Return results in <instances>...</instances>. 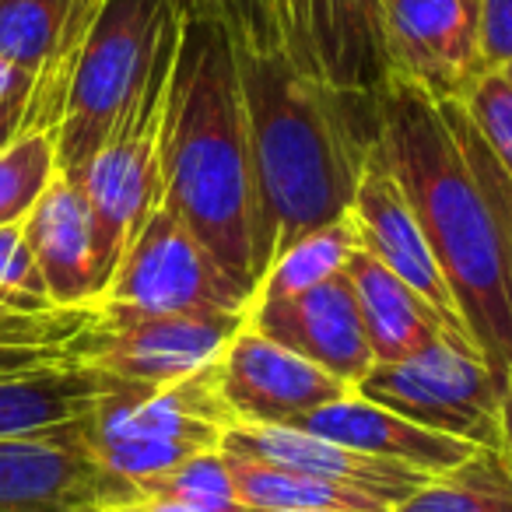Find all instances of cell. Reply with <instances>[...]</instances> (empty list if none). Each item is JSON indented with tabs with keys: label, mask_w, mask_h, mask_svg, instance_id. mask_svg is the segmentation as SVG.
I'll return each instance as SVG.
<instances>
[{
	"label": "cell",
	"mask_w": 512,
	"mask_h": 512,
	"mask_svg": "<svg viewBox=\"0 0 512 512\" xmlns=\"http://www.w3.org/2000/svg\"><path fill=\"white\" fill-rule=\"evenodd\" d=\"M372 158L411 204L474 351L505 383L512 372V179L460 102H432L404 81H390L379 95Z\"/></svg>",
	"instance_id": "cell-1"
},
{
	"label": "cell",
	"mask_w": 512,
	"mask_h": 512,
	"mask_svg": "<svg viewBox=\"0 0 512 512\" xmlns=\"http://www.w3.org/2000/svg\"><path fill=\"white\" fill-rule=\"evenodd\" d=\"M267 264L295 239L348 218L379 137V95L302 71L292 53L235 50Z\"/></svg>",
	"instance_id": "cell-2"
},
{
	"label": "cell",
	"mask_w": 512,
	"mask_h": 512,
	"mask_svg": "<svg viewBox=\"0 0 512 512\" xmlns=\"http://www.w3.org/2000/svg\"><path fill=\"white\" fill-rule=\"evenodd\" d=\"M162 204L256 295L267 271L264 211L232 39L211 22H179L162 120Z\"/></svg>",
	"instance_id": "cell-3"
},
{
	"label": "cell",
	"mask_w": 512,
	"mask_h": 512,
	"mask_svg": "<svg viewBox=\"0 0 512 512\" xmlns=\"http://www.w3.org/2000/svg\"><path fill=\"white\" fill-rule=\"evenodd\" d=\"M218 362L158 390L123 383L81 421L88 453L137 488L190 456L221 449L235 418L221 400Z\"/></svg>",
	"instance_id": "cell-4"
},
{
	"label": "cell",
	"mask_w": 512,
	"mask_h": 512,
	"mask_svg": "<svg viewBox=\"0 0 512 512\" xmlns=\"http://www.w3.org/2000/svg\"><path fill=\"white\" fill-rule=\"evenodd\" d=\"M172 22L165 0H106L74 64L57 120V165L78 176L134 109Z\"/></svg>",
	"instance_id": "cell-5"
},
{
	"label": "cell",
	"mask_w": 512,
	"mask_h": 512,
	"mask_svg": "<svg viewBox=\"0 0 512 512\" xmlns=\"http://www.w3.org/2000/svg\"><path fill=\"white\" fill-rule=\"evenodd\" d=\"M179 50V22L172 15L155 64L137 95L134 109L123 116L116 134L99 148V155L71 176L81 186L95 225V260L102 285H109L134 235L162 204V120L169 99V78Z\"/></svg>",
	"instance_id": "cell-6"
},
{
	"label": "cell",
	"mask_w": 512,
	"mask_h": 512,
	"mask_svg": "<svg viewBox=\"0 0 512 512\" xmlns=\"http://www.w3.org/2000/svg\"><path fill=\"white\" fill-rule=\"evenodd\" d=\"M355 393L421 428L477 449H502V383L460 341H439L404 362H376Z\"/></svg>",
	"instance_id": "cell-7"
},
{
	"label": "cell",
	"mask_w": 512,
	"mask_h": 512,
	"mask_svg": "<svg viewBox=\"0 0 512 512\" xmlns=\"http://www.w3.org/2000/svg\"><path fill=\"white\" fill-rule=\"evenodd\" d=\"M242 327H246V313L144 316L95 306L92 320L71 341L67 355L120 383L158 390L218 362Z\"/></svg>",
	"instance_id": "cell-8"
},
{
	"label": "cell",
	"mask_w": 512,
	"mask_h": 512,
	"mask_svg": "<svg viewBox=\"0 0 512 512\" xmlns=\"http://www.w3.org/2000/svg\"><path fill=\"white\" fill-rule=\"evenodd\" d=\"M253 295L239 288L204 242L176 218L165 204L134 235L123 253L113 281L95 306L127 309V313H249Z\"/></svg>",
	"instance_id": "cell-9"
},
{
	"label": "cell",
	"mask_w": 512,
	"mask_h": 512,
	"mask_svg": "<svg viewBox=\"0 0 512 512\" xmlns=\"http://www.w3.org/2000/svg\"><path fill=\"white\" fill-rule=\"evenodd\" d=\"M137 488L109 474L78 425L0 439V512H106Z\"/></svg>",
	"instance_id": "cell-10"
},
{
	"label": "cell",
	"mask_w": 512,
	"mask_h": 512,
	"mask_svg": "<svg viewBox=\"0 0 512 512\" xmlns=\"http://www.w3.org/2000/svg\"><path fill=\"white\" fill-rule=\"evenodd\" d=\"M390 81L418 88L432 102H463L481 78L477 11L467 0H386Z\"/></svg>",
	"instance_id": "cell-11"
},
{
	"label": "cell",
	"mask_w": 512,
	"mask_h": 512,
	"mask_svg": "<svg viewBox=\"0 0 512 512\" xmlns=\"http://www.w3.org/2000/svg\"><path fill=\"white\" fill-rule=\"evenodd\" d=\"M218 386L235 425L281 428H292L306 414L351 393L348 383L249 327H242L221 355Z\"/></svg>",
	"instance_id": "cell-12"
},
{
	"label": "cell",
	"mask_w": 512,
	"mask_h": 512,
	"mask_svg": "<svg viewBox=\"0 0 512 512\" xmlns=\"http://www.w3.org/2000/svg\"><path fill=\"white\" fill-rule=\"evenodd\" d=\"M246 327L320 365L351 390L376 365L348 274H337L295 299L253 302L246 313Z\"/></svg>",
	"instance_id": "cell-13"
},
{
	"label": "cell",
	"mask_w": 512,
	"mask_h": 512,
	"mask_svg": "<svg viewBox=\"0 0 512 512\" xmlns=\"http://www.w3.org/2000/svg\"><path fill=\"white\" fill-rule=\"evenodd\" d=\"M348 218L358 232V246L376 256L379 264L390 274H397L404 285H411L432 306V313L439 316L442 327L456 341L470 344L460 320V309H456V299L449 292L446 278H442V267L435 264V256L428 249V239L421 232L418 218H414L411 204H407L400 186L393 183V176L376 158H369L362 179H358Z\"/></svg>",
	"instance_id": "cell-14"
},
{
	"label": "cell",
	"mask_w": 512,
	"mask_h": 512,
	"mask_svg": "<svg viewBox=\"0 0 512 512\" xmlns=\"http://www.w3.org/2000/svg\"><path fill=\"white\" fill-rule=\"evenodd\" d=\"M221 453L274 463V467L299 470V474L309 477H323V481L383 498L386 505H397L400 498H407L414 488H421L428 481L425 474H418L411 467L376 460V456L355 453V449L337 446V442L320 439V435L281 425H232L225 432V439H221Z\"/></svg>",
	"instance_id": "cell-15"
},
{
	"label": "cell",
	"mask_w": 512,
	"mask_h": 512,
	"mask_svg": "<svg viewBox=\"0 0 512 512\" xmlns=\"http://www.w3.org/2000/svg\"><path fill=\"white\" fill-rule=\"evenodd\" d=\"M43 285L57 309L95 306L106 292L95 260V225L81 186L57 172L22 221Z\"/></svg>",
	"instance_id": "cell-16"
},
{
	"label": "cell",
	"mask_w": 512,
	"mask_h": 512,
	"mask_svg": "<svg viewBox=\"0 0 512 512\" xmlns=\"http://www.w3.org/2000/svg\"><path fill=\"white\" fill-rule=\"evenodd\" d=\"M292 428L320 435V439H330L337 446H348L355 453L376 456V460L411 467L425 477L446 474V470H453L456 463H463L477 449L470 442L453 439V435L414 425V421L358 397L355 390L348 397L334 400V404L320 407V411L306 414Z\"/></svg>",
	"instance_id": "cell-17"
},
{
	"label": "cell",
	"mask_w": 512,
	"mask_h": 512,
	"mask_svg": "<svg viewBox=\"0 0 512 512\" xmlns=\"http://www.w3.org/2000/svg\"><path fill=\"white\" fill-rule=\"evenodd\" d=\"M386 0H309L316 67L337 88L379 95L390 88Z\"/></svg>",
	"instance_id": "cell-18"
},
{
	"label": "cell",
	"mask_w": 512,
	"mask_h": 512,
	"mask_svg": "<svg viewBox=\"0 0 512 512\" xmlns=\"http://www.w3.org/2000/svg\"><path fill=\"white\" fill-rule=\"evenodd\" d=\"M344 274L355 288L358 313H362V327L376 362H404L439 341H456L432 313V306L397 274L386 271L372 253L355 249Z\"/></svg>",
	"instance_id": "cell-19"
},
{
	"label": "cell",
	"mask_w": 512,
	"mask_h": 512,
	"mask_svg": "<svg viewBox=\"0 0 512 512\" xmlns=\"http://www.w3.org/2000/svg\"><path fill=\"white\" fill-rule=\"evenodd\" d=\"M120 386V379L78 362L4 376L0 379V439L46 435L78 425Z\"/></svg>",
	"instance_id": "cell-20"
},
{
	"label": "cell",
	"mask_w": 512,
	"mask_h": 512,
	"mask_svg": "<svg viewBox=\"0 0 512 512\" xmlns=\"http://www.w3.org/2000/svg\"><path fill=\"white\" fill-rule=\"evenodd\" d=\"M228 474L242 509H341V512H390L383 498L365 491L344 488V484L309 477L299 470L274 467V463L228 456Z\"/></svg>",
	"instance_id": "cell-21"
},
{
	"label": "cell",
	"mask_w": 512,
	"mask_h": 512,
	"mask_svg": "<svg viewBox=\"0 0 512 512\" xmlns=\"http://www.w3.org/2000/svg\"><path fill=\"white\" fill-rule=\"evenodd\" d=\"M390 512H512V467L502 449H474L453 470L428 477Z\"/></svg>",
	"instance_id": "cell-22"
},
{
	"label": "cell",
	"mask_w": 512,
	"mask_h": 512,
	"mask_svg": "<svg viewBox=\"0 0 512 512\" xmlns=\"http://www.w3.org/2000/svg\"><path fill=\"white\" fill-rule=\"evenodd\" d=\"M355 249H362V246H358V232H355V225H351V218L330 221V225L302 235V239H295L285 253H278L271 264H267L253 302L295 299V295L337 278V274H344V267H348V260L355 256ZM253 302H249V306H253Z\"/></svg>",
	"instance_id": "cell-23"
},
{
	"label": "cell",
	"mask_w": 512,
	"mask_h": 512,
	"mask_svg": "<svg viewBox=\"0 0 512 512\" xmlns=\"http://www.w3.org/2000/svg\"><path fill=\"white\" fill-rule=\"evenodd\" d=\"M57 172L53 130H22L11 137L0 148V228L22 225Z\"/></svg>",
	"instance_id": "cell-24"
},
{
	"label": "cell",
	"mask_w": 512,
	"mask_h": 512,
	"mask_svg": "<svg viewBox=\"0 0 512 512\" xmlns=\"http://www.w3.org/2000/svg\"><path fill=\"white\" fill-rule=\"evenodd\" d=\"M64 29V0H0V60L43 78Z\"/></svg>",
	"instance_id": "cell-25"
},
{
	"label": "cell",
	"mask_w": 512,
	"mask_h": 512,
	"mask_svg": "<svg viewBox=\"0 0 512 512\" xmlns=\"http://www.w3.org/2000/svg\"><path fill=\"white\" fill-rule=\"evenodd\" d=\"M102 4H106V0H64V29H60L57 53H53L43 78L36 81V88H32V99H29V106H25L22 130H57L74 64H78L81 46H85V39H88V32H92L95 18H99Z\"/></svg>",
	"instance_id": "cell-26"
},
{
	"label": "cell",
	"mask_w": 512,
	"mask_h": 512,
	"mask_svg": "<svg viewBox=\"0 0 512 512\" xmlns=\"http://www.w3.org/2000/svg\"><path fill=\"white\" fill-rule=\"evenodd\" d=\"M179 22H211L232 39L235 50H281L278 4L274 0H165Z\"/></svg>",
	"instance_id": "cell-27"
},
{
	"label": "cell",
	"mask_w": 512,
	"mask_h": 512,
	"mask_svg": "<svg viewBox=\"0 0 512 512\" xmlns=\"http://www.w3.org/2000/svg\"><path fill=\"white\" fill-rule=\"evenodd\" d=\"M137 491L176 498V502H186L200 512H242L239 498H235V488H232V474H228V460L221 449L190 456V460L179 463V467L141 481Z\"/></svg>",
	"instance_id": "cell-28"
},
{
	"label": "cell",
	"mask_w": 512,
	"mask_h": 512,
	"mask_svg": "<svg viewBox=\"0 0 512 512\" xmlns=\"http://www.w3.org/2000/svg\"><path fill=\"white\" fill-rule=\"evenodd\" d=\"M0 306L29 316L57 309L50 302V292L43 285V274H39L22 225L0 228Z\"/></svg>",
	"instance_id": "cell-29"
},
{
	"label": "cell",
	"mask_w": 512,
	"mask_h": 512,
	"mask_svg": "<svg viewBox=\"0 0 512 512\" xmlns=\"http://www.w3.org/2000/svg\"><path fill=\"white\" fill-rule=\"evenodd\" d=\"M460 106L502 172L512 179V85L502 78V71L481 74Z\"/></svg>",
	"instance_id": "cell-30"
},
{
	"label": "cell",
	"mask_w": 512,
	"mask_h": 512,
	"mask_svg": "<svg viewBox=\"0 0 512 512\" xmlns=\"http://www.w3.org/2000/svg\"><path fill=\"white\" fill-rule=\"evenodd\" d=\"M95 306L53 309L39 316H15L0 323V344H39V348H71V341L88 327Z\"/></svg>",
	"instance_id": "cell-31"
},
{
	"label": "cell",
	"mask_w": 512,
	"mask_h": 512,
	"mask_svg": "<svg viewBox=\"0 0 512 512\" xmlns=\"http://www.w3.org/2000/svg\"><path fill=\"white\" fill-rule=\"evenodd\" d=\"M477 50L484 71L512 64V0H477Z\"/></svg>",
	"instance_id": "cell-32"
},
{
	"label": "cell",
	"mask_w": 512,
	"mask_h": 512,
	"mask_svg": "<svg viewBox=\"0 0 512 512\" xmlns=\"http://www.w3.org/2000/svg\"><path fill=\"white\" fill-rule=\"evenodd\" d=\"M74 362L67 348H39V344H0V379L18 372L46 369V365Z\"/></svg>",
	"instance_id": "cell-33"
},
{
	"label": "cell",
	"mask_w": 512,
	"mask_h": 512,
	"mask_svg": "<svg viewBox=\"0 0 512 512\" xmlns=\"http://www.w3.org/2000/svg\"><path fill=\"white\" fill-rule=\"evenodd\" d=\"M285 43L292 60L309 74H320L316 67V53H313V39H309V0H288V29H285ZM323 78V74H320Z\"/></svg>",
	"instance_id": "cell-34"
},
{
	"label": "cell",
	"mask_w": 512,
	"mask_h": 512,
	"mask_svg": "<svg viewBox=\"0 0 512 512\" xmlns=\"http://www.w3.org/2000/svg\"><path fill=\"white\" fill-rule=\"evenodd\" d=\"M32 88H36V78L18 67L4 64L0 60V109L4 106H29L32 99Z\"/></svg>",
	"instance_id": "cell-35"
},
{
	"label": "cell",
	"mask_w": 512,
	"mask_h": 512,
	"mask_svg": "<svg viewBox=\"0 0 512 512\" xmlns=\"http://www.w3.org/2000/svg\"><path fill=\"white\" fill-rule=\"evenodd\" d=\"M106 512H200V509H193V505H186V502H176V498H165V495H144V491H137L134 498H127V502L109 505Z\"/></svg>",
	"instance_id": "cell-36"
},
{
	"label": "cell",
	"mask_w": 512,
	"mask_h": 512,
	"mask_svg": "<svg viewBox=\"0 0 512 512\" xmlns=\"http://www.w3.org/2000/svg\"><path fill=\"white\" fill-rule=\"evenodd\" d=\"M498 428H502V456L512 467V372L502 383V411H498Z\"/></svg>",
	"instance_id": "cell-37"
},
{
	"label": "cell",
	"mask_w": 512,
	"mask_h": 512,
	"mask_svg": "<svg viewBox=\"0 0 512 512\" xmlns=\"http://www.w3.org/2000/svg\"><path fill=\"white\" fill-rule=\"evenodd\" d=\"M22 120H25V106H4L0 109V148H4L11 137L22 134Z\"/></svg>",
	"instance_id": "cell-38"
},
{
	"label": "cell",
	"mask_w": 512,
	"mask_h": 512,
	"mask_svg": "<svg viewBox=\"0 0 512 512\" xmlns=\"http://www.w3.org/2000/svg\"><path fill=\"white\" fill-rule=\"evenodd\" d=\"M242 512H341V509H242Z\"/></svg>",
	"instance_id": "cell-39"
},
{
	"label": "cell",
	"mask_w": 512,
	"mask_h": 512,
	"mask_svg": "<svg viewBox=\"0 0 512 512\" xmlns=\"http://www.w3.org/2000/svg\"><path fill=\"white\" fill-rule=\"evenodd\" d=\"M278 4V18H281V29H288V0H274Z\"/></svg>",
	"instance_id": "cell-40"
},
{
	"label": "cell",
	"mask_w": 512,
	"mask_h": 512,
	"mask_svg": "<svg viewBox=\"0 0 512 512\" xmlns=\"http://www.w3.org/2000/svg\"><path fill=\"white\" fill-rule=\"evenodd\" d=\"M15 316H29V313H11V309H4V306H0V323L15 320ZM36 316H39V313H36Z\"/></svg>",
	"instance_id": "cell-41"
},
{
	"label": "cell",
	"mask_w": 512,
	"mask_h": 512,
	"mask_svg": "<svg viewBox=\"0 0 512 512\" xmlns=\"http://www.w3.org/2000/svg\"><path fill=\"white\" fill-rule=\"evenodd\" d=\"M502 78H505V81H509V85H512V64H509V67H502Z\"/></svg>",
	"instance_id": "cell-42"
},
{
	"label": "cell",
	"mask_w": 512,
	"mask_h": 512,
	"mask_svg": "<svg viewBox=\"0 0 512 512\" xmlns=\"http://www.w3.org/2000/svg\"><path fill=\"white\" fill-rule=\"evenodd\" d=\"M467 4H470V8H474V11H477V0H467Z\"/></svg>",
	"instance_id": "cell-43"
}]
</instances>
